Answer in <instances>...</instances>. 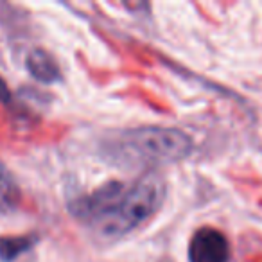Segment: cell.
I'll return each mask as SVG.
<instances>
[{"instance_id":"cell-1","label":"cell","mask_w":262,"mask_h":262,"mask_svg":"<svg viewBox=\"0 0 262 262\" xmlns=\"http://www.w3.org/2000/svg\"><path fill=\"white\" fill-rule=\"evenodd\" d=\"M194 142L178 127L144 126L120 131L102 146L106 160L124 169H144L171 165L190 157Z\"/></svg>"},{"instance_id":"cell-2","label":"cell","mask_w":262,"mask_h":262,"mask_svg":"<svg viewBox=\"0 0 262 262\" xmlns=\"http://www.w3.org/2000/svg\"><path fill=\"white\" fill-rule=\"evenodd\" d=\"M167 196L164 176L157 171L140 174L133 182H126L119 198L108 214L92 228L102 241H119L146 225L158 214Z\"/></svg>"},{"instance_id":"cell-3","label":"cell","mask_w":262,"mask_h":262,"mask_svg":"<svg viewBox=\"0 0 262 262\" xmlns=\"http://www.w3.org/2000/svg\"><path fill=\"white\" fill-rule=\"evenodd\" d=\"M230 255L232 250L228 237L212 226L198 228L187 248L189 262H230Z\"/></svg>"},{"instance_id":"cell-4","label":"cell","mask_w":262,"mask_h":262,"mask_svg":"<svg viewBox=\"0 0 262 262\" xmlns=\"http://www.w3.org/2000/svg\"><path fill=\"white\" fill-rule=\"evenodd\" d=\"M26 69L34 81L41 84H54L61 81V70L56 58L45 49H33L26 58Z\"/></svg>"},{"instance_id":"cell-5","label":"cell","mask_w":262,"mask_h":262,"mask_svg":"<svg viewBox=\"0 0 262 262\" xmlns=\"http://www.w3.org/2000/svg\"><path fill=\"white\" fill-rule=\"evenodd\" d=\"M22 203V190L13 172L0 160V214H13Z\"/></svg>"},{"instance_id":"cell-6","label":"cell","mask_w":262,"mask_h":262,"mask_svg":"<svg viewBox=\"0 0 262 262\" xmlns=\"http://www.w3.org/2000/svg\"><path fill=\"white\" fill-rule=\"evenodd\" d=\"M38 243V235H9L0 237V262H15L22 255L31 251Z\"/></svg>"},{"instance_id":"cell-7","label":"cell","mask_w":262,"mask_h":262,"mask_svg":"<svg viewBox=\"0 0 262 262\" xmlns=\"http://www.w3.org/2000/svg\"><path fill=\"white\" fill-rule=\"evenodd\" d=\"M9 101H11V90H9L8 83L0 77V104H6Z\"/></svg>"}]
</instances>
